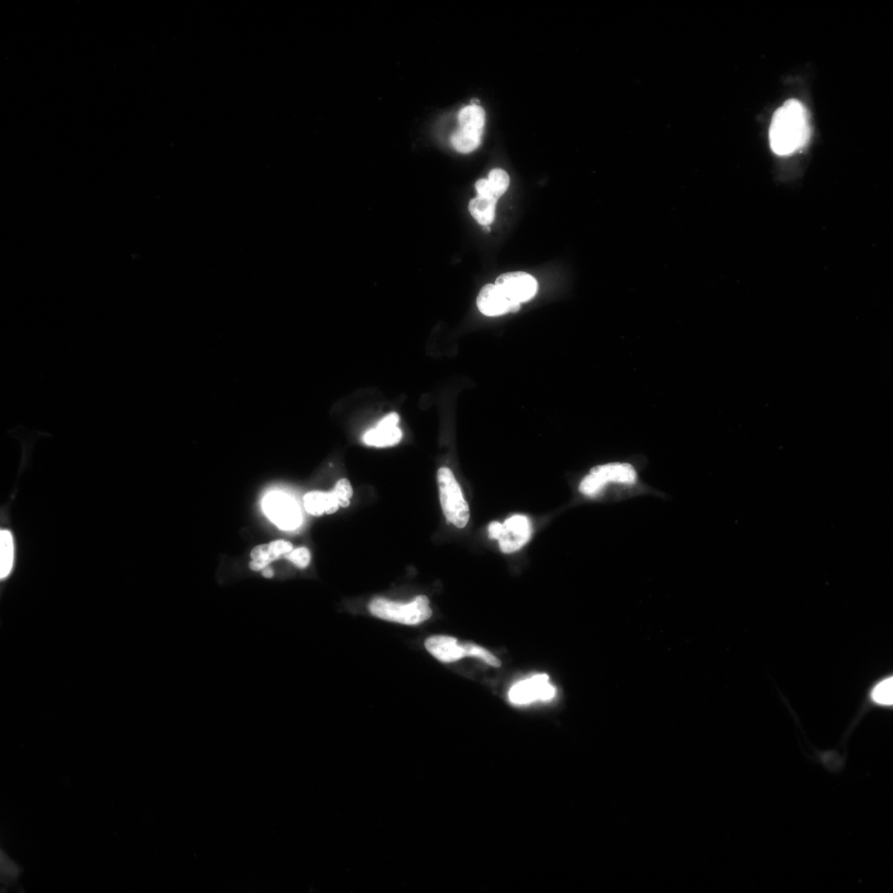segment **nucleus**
<instances>
[{"label": "nucleus", "mask_w": 893, "mask_h": 893, "mask_svg": "<svg viewBox=\"0 0 893 893\" xmlns=\"http://www.w3.org/2000/svg\"><path fill=\"white\" fill-rule=\"evenodd\" d=\"M811 137L806 108L796 99H789L774 113L769 130L771 148L776 154L787 156L802 149Z\"/></svg>", "instance_id": "obj_1"}, {"label": "nucleus", "mask_w": 893, "mask_h": 893, "mask_svg": "<svg viewBox=\"0 0 893 893\" xmlns=\"http://www.w3.org/2000/svg\"><path fill=\"white\" fill-rule=\"evenodd\" d=\"M369 610L377 618L407 626L425 622L432 615L430 601L425 595H419L407 604L376 598L369 605Z\"/></svg>", "instance_id": "obj_2"}, {"label": "nucleus", "mask_w": 893, "mask_h": 893, "mask_svg": "<svg viewBox=\"0 0 893 893\" xmlns=\"http://www.w3.org/2000/svg\"><path fill=\"white\" fill-rule=\"evenodd\" d=\"M438 483L440 502L448 522L459 529H463L470 518V510L462 489L450 468L439 469Z\"/></svg>", "instance_id": "obj_3"}, {"label": "nucleus", "mask_w": 893, "mask_h": 893, "mask_svg": "<svg viewBox=\"0 0 893 893\" xmlns=\"http://www.w3.org/2000/svg\"><path fill=\"white\" fill-rule=\"evenodd\" d=\"M636 480L637 472L631 464L614 463L599 465L590 469V474L582 481L579 490L586 496L594 497L610 482L634 484Z\"/></svg>", "instance_id": "obj_4"}, {"label": "nucleus", "mask_w": 893, "mask_h": 893, "mask_svg": "<svg viewBox=\"0 0 893 893\" xmlns=\"http://www.w3.org/2000/svg\"><path fill=\"white\" fill-rule=\"evenodd\" d=\"M262 507L267 517L280 530L296 529L301 523L299 506L282 492H271L264 498Z\"/></svg>", "instance_id": "obj_5"}, {"label": "nucleus", "mask_w": 893, "mask_h": 893, "mask_svg": "<svg viewBox=\"0 0 893 893\" xmlns=\"http://www.w3.org/2000/svg\"><path fill=\"white\" fill-rule=\"evenodd\" d=\"M496 286L507 299L519 304L533 299L539 287L534 276L524 271L507 272L499 276Z\"/></svg>", "instance_id": "obj_6"}, {"label": "nucleus", "mask_w": 893, "mask_h": 893, "mask_svg": "<svg viewBox=\"0 0 893 893\" xmlns=\"http://www.w3.org/2000/svg\"><path fill=\"white\" fill-rule=\"evenodd\" d=\"M555 694V687L548 682L547 675L539 674L515 684L510 691L509 699L515 705H526L536 701H549Z\"/></svg>", "instance_id": "obj_7"}, {"label": "nucleus", "mask_w": 893, "mask_h": 893, "mask_svg": "<svg viewBox=\"0 0 893 893\" xmlns=\"http://www.w3.org/2000/svg\"><path fill=\"white\" fill-rule=\"evenodd\" d=\"M531 536V524L529 518L523 515H515L502 524V530L498 539L499 546L504 553L519 550L528 543Z\"/></svg>", "instance_id": "obj_8"}, {"label": "nucleus", "mask_w": 893, "mask_h": 893, "mask_svg": "<svg viewBox=\"0 0 893 893\" xmlns=\"http://www.w3.org/2000/svg\"><path fill=\"white\" fill-rule=\"evenodd\" d=\"M477 305L486 316H500L507 313H517L521 304L510 301L502 294L496 285L486 284L478 295Z\"/></svg>", "instance_id": "obj_9"}, {"label": "nucleus", "mask_w": 893, "mask_h": 893, "mask_svg": "<svg viewBox=\"0 0 893 893\" xmlns=\"http://www.w3.org/2000/svg\"><path fill=\"white\" fill-rule=\"evenodd\" d=\"M400 417L393 412L385 416L374 429L364 434L363 441L367 445L384 448L396 445L402 439V431L398 428Z\"/></svg>", "instance_id": "obj_10"}, {"label": "nucleus", "mask_w": 893, "mask_h": 893, "mask_svg": "<svg viewBox=\"0 0 893 893\" xmlns=\"http://www.w3.org/2000/svg\"><path fill=\"white\" fill-rule=\"evenodd\" d=\"M425 646L432 655L443 662H454L465 657L463 644L454 637L432 636L426 640Z\"/></svg>", "instance_id": "obj_11"}, {"label": "nucleus", "mask_w": 893, "mask_h": 893, "mask_svg": "<svg viewBox=\"0 0 893 893\" xmlns=\"http://www.w3.org/2000/svg\"><path fill=\"white\" fill-rule=\"evenodd\" d=\"M305 509L314 517L324 513L332 515L338 510V503L333 492H310L304 497Z\"/></svg>", "instance_id": "obj_12"}, {"label": "nucleus", "mask_w": 893, "mask_h": 893, "mask_svg": "<svg viewBox=\"0 0 893 893\" xmlns=\"http://www.w3.org/2000/svg\"><path fill=\"white\" fill-rule=\"evenodd\" d=\"M497 203V200L477 196L469 203V211L478 223L488 226L492 223L496 216Z\"/></svg>", "instance_id": "obj_13"}, {"label": "nucleus", "mask_w": 893, "mask_h": 893, "mask_svg": "<svg viewBox=\"0 0 893 893\" xmlns=\"http://www.w3.org/2000/svg\"><path fill=\"white\" fill-rule=\"evenodd\" d=\"M483 131L460 128L452 134L451 144L461 153H469L480 146Z\"/></svg>", "instance_id": "obj_14"}, {"label": "nucleus", "mask_w": 893, "mask_h": 893, "mask_svg": "<svg viewBox=\"0 0 893 893\" xmlns=\"http://www.w3.org/2000/svg\"><path fill=\"white\" fill-rule=\"evenodd\" d=\"M15 544L10 531H0V577H8L14 565Z\"/></svg>", "instance_id": "obj_15"}, {"label": "nucleus", "mask_w": 893, "mask_h": 893, "mask_svg": "<svg viewBox=\"0 0 893 893\" xmlns=\"http://www.w3.org/2000/svg\"><path fill=\"white\" fill-rule=\"evenodd\" d=\"M459 120L461 128L483 131L485 111L481 107L471 104L460 111Z\"/></svg>", "instance_id": "obj_16"}, {"label": "nucleus", "mask_w": 893, "mask_h": 893, "mask_svg": "<svg viewBox=\"0 0 893 893\" xmlns=\"http://www.w3.org/2000/svg\"><path fill=\"white\" fill-rule=\"evenodd\" d=\"M250 557L251 561L249 563V568L253 571H262L269 566L272 561H276L273 555H271L269 544H260L256 546L251 551Z\"/></svg>", "instance_id": "obj_17"}, {"label": "nucleus", "mask_w": 893, "mask_h": 893, "mask_svg": "<svg viewBox=\"0 0 893 893\" xmlns=\"http://www.w3.org/2000/svg\"><path fill=\"white\" fill-rule=\"evenodd\" d=\"M875 703L882 706H892L893 703V678H888L876 685L871 693Z\"/></svg>", "instance_id": "obj_18"}, {"label": "nucleus", "mask_w": 893, "mask_h": 893, "mask_svg": "<svg viewBox=\"0 0 893 893\" xmlns=\"http://www.w3.org/2000/svg\"><path fill=\"white\" fill-rule=\"evenodd\" d=\"M488 182L494 199L498 200L508 190L510 180L504 170L493 169L489 173Z\"/></svg>", "instance_id": "obj_19"}, {"label": "nucleus", "mask_w": 893, "mask_h": 893, "mask_svg": "<svg viewBox=\"0 0 893 893\" xmlns=\"http://www.w3.org/2000/svg\"><path fill=\"white\" fill-rule=\"evenodd\" d=\"M463 647L464 649L465 657L469 656L480 658V660L484 661L486 664L490 666H494V668H500L501 666V661L499 660L497 657H494L492 653L486 651V649L478 646V645L465 644H463Z\"/></svg>", "instance_id": "obj_20"}, {"label": "nucleus", "mask_w": 893, "mask_h": 893, "mask_svg": "<svg viewBox=\"0 0 893 893\" xmlns=\"http://www.w3.org/2000/svg\"><path fill=\"white\" fill-rule=\"evenodd\" d=\"M332 492L337 499L339 506L346 508L350 505V499L354 496V490L350 481L346 478L339 480Z\"/></svg>", "instance_id": "obj_21"}, {"label": "nucleus", "mask_w": 893, "mask_h": 893, "mask_svg": "<svg viewBox=\"0 0 893 893\" xmlns=\"http://www.w3.org/2000/svg\"><path fill=\"white\" fill-rule=\"evenodd\" d=\"M284 557L291 561L296 567L302 569L307 568L310 560H311V555H310L309 549L305 547L293 549L291 552L287 553Z\"/></svg>", "instance_id": "obj_22"}, {"label": "nucleus", "mask_w": 893, "mask_h": 893, "mask_svg": "<svg viewBox=\"0 0 893 893\" xmlns=\"http://www.w3.org/2000/svg\"><path fill=\"white\" fill-rule=\"evenodd\" d=\"M268 544H269L271 555H273L276 560L286 556L287 553L293 550L292 544L286 540H275Z\"/></svg>", "instance_id": "obj_23"}, {"label": "nucleus", "mask_w": 893, "mask_h": 893, "mask_svg": "<svg viewBox=\"0 0 893 893\" xmlns=\"http://www.w3.org/2000/svg\"><path fill=\"white\" fill-rule=\"evenodd\" d=\"M1 872L4 877L16 878L19 875V867L1 852Z\"/></svg>", "instance_id": "obj_24"}, {"label": "nucleus", "mask_w": 893, "mask_h": 893, "mask_svg": "<svg viewBox=\"0 0 893 893\" xmlns=\"http://www.w3.org/2000/svg\"><path fill=\"white\" fill-rule=\"evenodd\" d=\"M476 190L477 191L478 196L484 197V198L494 199L492 189L490 187L488 180L481 179L477 180L476 183Z\"/></svg>", "instance_id": "obj_25"}, {"label": "nucleus", "mask_w": 893, "mask_h": 893, "mask_svg": "<svg viewBox=\"0 0 893 893\" xmlns=\"http://www.w3.org/2000/svg\"><path fill=\"white\" fill-rule=\"evenodd\" d=\"M502 530V524L494 521L490 524L488 534L490 539L498 540Z\"/></svg>", "instance_id": "obj_26"}, {"label": "nucleus", "mask_w": 893, "mask_h": 893, "mask_svg": "<svg viewBox=\"0 0 893 893\" xmlns=\"http://www.w3.org/2000/svg\"><path fill=\"white\" fill-rule=\"evenodd\" d=\"M262 576L266 578L273 577H274L273 569H272L271 567H269V566H268V567L262 570Z\"/></svg>", "instance_id": "obj_27"}, {"label": "nucleus", "mask_w": 893, "mask_h": 893, "mask_svg": "<svg viewBox=\"0 0 893 893\" xmlns=\"http://www.w3.org/2000/svg\"><path fill=\"white\" fill-rule=\"evenodd\" d=\"M471 103H472V106H478V104H479L480 102H479V99H473Z\"/></svg>", "instance_id": "obj_28"}]
</instances>
